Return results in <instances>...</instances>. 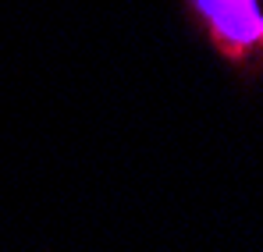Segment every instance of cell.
Wrapping results in <instances>:
<instances>
[{"label":"cell","mask_w":263,"mask_h":252,"mask_svg":"<svg viewBox=\"0 0 263 252\" xmlns=\"http://www.w3.org/2000/svg\"><path fill=\"white\" fill-rule=\"evenodd\" d=\"M185 11L224 64L263 75V0H185Z\"/></svg>","instance_id":"6da1fadb"}]
</instances>
